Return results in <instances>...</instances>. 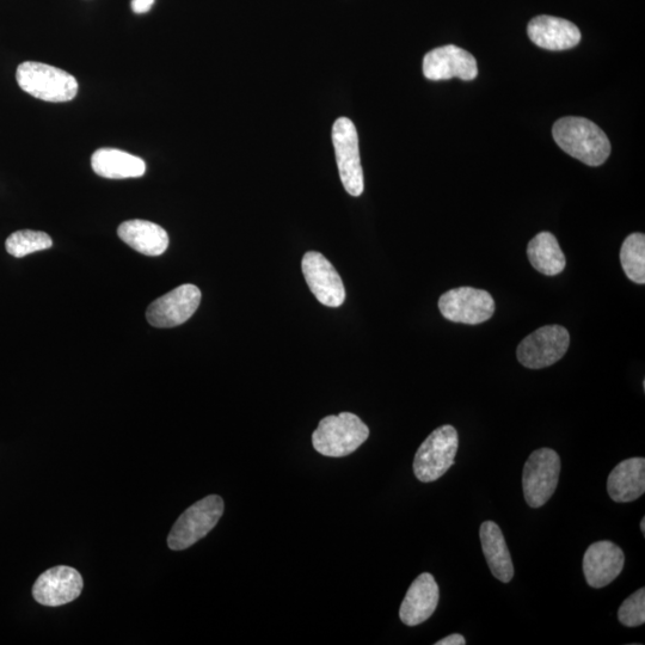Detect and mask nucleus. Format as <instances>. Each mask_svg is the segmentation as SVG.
Here are the masks:
<instances>
[{
	"label": "nucleus",
	"instance_id": "9",
	"mask_svg": "<svg viewBox=\"0 0 645 645\" xmlns=\"http://www.w3.org/2000/svg\"><path fill=\"white\" fill-rule=\"evenodd\" d=\"M439 310L442 316L453 323L477 325L494 316L495 300L490 293L478 288H453L442 294Z\"/></svg>",
	"mask_w": 645,
	"mask_h": 645
},
{
	"label": "nucleus",
	"instance_id": "26",
	"mask_svg": "<svg viewBox=\"0 0 645 645\" xmlns=\"http://www.w3.org/2000/svg\"><path fill=\"white\" fill-rule=\"evenodd\" d=\"M466 640L464 636L459 634H453L446 638H442L439 642H436L435 645H465Z\"/></svg>",
	"mask_w": 645,
	"mask_h": 645
},
{
	"label": "nucleus",
	"instance_id": "12",
	"mask_svg": "<svg viewBox=\"0 0 645 645\" xmlns=\"http://www.w3.org/2000/svg\"><path fill=\"white\" fill-rule=\"evenodd\" d=\"M83 587L78 570L59 565L40 575L34 583L33 597L43 606L58 607L78 599Z\"/></svg>",
	"mask_w": 645,
	"mask_h": 645
},
{
	"label": "nucleus",
	"instance_id": "23",
	"mask_svg": "<svg viewBox=\"0 0 645 645\" xmlns=\"http://www.w3.org/2000/svg\"><path fill=\"white\" fill-rule=\"evenodd\" d=\"M52 245V238L47 233L32 230L14 232L5 243L6 251L17 258L51 249Z\"/></svg>",
	"mask_w": 645,
	"mask_h": 645
},
{
	"label": "nucleus",
	"instance_id": "11",
	"mask_svg": "<svg viewBox=\"0 0 645 645\" xmlns=\"http://www.w3.org/2000/svg\"><path fill=\"white\" fill-rule=\"evenodd\" d=\"M301 269L319 303L329 307H340L344 303L346 290L341 276L327 257L317 251H309L303 257Z\"/></svg>",
	"mask_w": 645,
	"mask_h": 645
},
{
	"label": "nucleus",
	"instance_id": "1",
	"mask_svg": "<svg viewBox=\"0 0 645 645\" xmlns=\"http://www.w3.org/2000/svg\"><path fill=\"white\" fill-rule=\"evenodd\" d=\"M559 147L589 167H599L610 157L611 143L602 129L585 118L559 119L552 129Z\"/></svg>",
	"mask_w": 645,
	"mask_h": 645
},
{
	"label": "nucleus",
	"instance_id": "20",
	"mask_svg": "<svg viewBox=\"0 0 645 645\" xmlns=\"http://www.w3.org/2000/svg\"><path fill=\"white\" fill-rule=\"evenodd\" d=\"M91 167L98 176L110 180L137 178L146 172L143 159L115 149L97 150L91 157Z\"/></svg>",
	"mask_w": 645,
	"mask_h": 645
},
{
	"label": "nucleus",
	"instance_id": "10",
	"mask_svg": "<svg viewBox=\"0 0 645 645\" xmlns=\"http://www.w3.org/2000/svg\"><path fill=\"white\" fill-rule=\"evenodd\" d=\"M201 291L195 285H182L153 301L146 311L147 321L155 328H175L186 323L199 309Z\"/></svg>",
	"mask_w": 645,
	"mask_h": 645
},
{
	"label": "nucleus",
	"instance_id": "15",
	"mask_svg": "<svg viewBox=\"0 0 645 645\" xmlns=\"http://www.w3.org/2000/svg\"><path fill=\"white\" fill-rule=\"evenodd\" d=\"M440 592L432 574L423 573L411 583L399 610V618L408 626L425 623L438 607Z\"/></svg>",
	"mask_w": 645,
	"mask_h": 645
},
{
	"label": "nucleus",
	"instance_id": "4",
	"mask_svg": "<svg viewBox=\"0 0 645 645\" xmlns=\"http://www.w3.org/2000/svg\"><path fill=\"white\" fill-rule=\"evenodd\" d=\"M224 513V501L210 495L194 503L175 522L168 537L171 550L182 551L205 538L217 526Z\"/></svg>",
	"mask_w": 645,
	"mask_h": 645
},
{
	"label": "nucleus",
	"instance_id": "25",
	"mask_svg": "<svg viewBox=\"0 0 645 645\" xmlns=\"http://www.w3.org/2000/svg\"><path fill=\"white\" fill-rule=\"evenodd\" d=\"M155 4V0H132V10L135 14H145L149 12Z\"/></svg>",
	"mask_w": 645,
	"mask_h": 645
},
{
	"label": "nucleus",
	"instance_id": "18",
	"mask_svg": "<svg viewBox=\"0 0 645 645\" xmlns=\"http://www.w3.org/2000/svg\"><path fill=\"white\" fill-rule=\"evenodd\" d=\"M122 242L146 256H161L169 247L168 232L151 221L128 220L118 229Z\"/></svg>",
	"mask_w": 645,
	"mask_h": 645
},
{
	"label": "nucleus",
	"instance_id": "19",
	"mask_svg": "<svg viewBox=\"0 0 645 645\" xmlns=\"http://www.w3.org/2000/svg\"><path fill=\"white\" fill-rule=\"evenodd\" d=\"M479 536H481L483 554L491 573L503 583L511 582L514 576V565L500 526L494 521H485Z\"/></svg>",
	"mask_w": 645,
	"mask_h": 645
},
{
	"label": "nucleus",
	"instance_id": "8",
	"mask_svg": "<svg viewBox=\"0 0 645 645\" xmlns=\"http://www.w3.org/2000/svg\"><path fill=\"white\" fill-rule=\"evenodd\" d=\"M333 143L343 187L349 195L358 198L364 193L365 182L361 167L359 135L352 120H336L333 127Z\"/></svg>",
	"mask_w": 645,
	"mask_h": 645
},
{
	"label": "nucleus",
	"instance_id": "5",
	"mask_svg": "<svg viewBox=\"0 0 645 645\" xmlns=\"http://www.w3.org/2000/svg\"><path fill=\"white\" fill-rule=\"evenodd\" d=\"M459 447L457 429L446 425L435 429L416 452L414 472L419 481H438L454 464Z\"/></svg>",
	"mask_w": 645,
	"mask_h": 645
},
{
	"label": "nucleus",
	"instance_id": "14",
	"mask_svg": "<svg viewBox=\"0 0 645 645\" xmlns=\"http://www.w3.org/2000/svg\"><path fill=\"white\" fill-rule=\"evenodd\" d=\"M625 557L616 544L602 540L589 546L583 557V574L592 588H604L622 574Z\"/></svg>",
	"mask_w": 645,
	"mask_h": 645
},
{
	"label": "nucleus",
	"instance_id": "3",
	"mask_svg": "<svg viewBox=\"0 0 645 645\" xmlns=\"http://www.w3.org/2000/svg\"><path fill=\"white\" fill-rule=\"evenodd\" d=\"M16 78L24 92L42 101L69 102L77 96V79L58 67L26 61L18 66Z\"/></svg>",
	"mask_w": 645,
	"mask_h": 645
},
{
	"label": "nucleus",
	"instance_id": "24",
	"mask_svg": "<svg viewBox=\"0 0 645 645\" xmlns=\"http://www.w3.org/2000/svg\"><path fill=\"white\" fill-rule=\"evenodd\" d=\"M619 622L628 628L645 623V589L641 588L623 602L618 612Z\"/></svg>",
	"mask_w": 645,
	"mask_h": 645
},
{
	"label": "nucleus",
	"instance_id": "6",
	"mask_svg": "<svg viewBox=\"0 0 645 645\" xmlns=\"http://www.w3.org/2000/svg\"><path fill=\"white\" fill-rule=\"evenodd\" d=\"M561 473V458L551 448L534 451L522 473V488L527 505L540 508L555 494Z\"/></svg>",
	"mask_w": 645,
	"mask_h": 645
},
{
	"label": "nucleus",
	"instance_id": "17",
	"mask_svg": "<svg viewBox=\"0 0 645 645\" xmlns=\"http://www.w3.org/2000/svg\"><path fill=\"white\" fill-rule=\"evenodd\" d=\"M607 491L618 503L640 499L645 493V459L630 458L618 464L608 476Z\"/></svg>",
	"mask_w": 645,
	"mask_h": 645
},
{
	"label": "nucleus",
	"instance_id": "22",
	"mask_svg": "<svg viewBox=\"0 0 645 645\" xmlns=\"http://www.w3.org/2000/svg\"><path fill=\"white\" fill-rule=\"evenodd\" d=\"M620 263L624 273L635 284H645V236L632 233L626 237L620 249Z\"/></svg>",
	"mask_w": 645,
	"mask_h": 645
},
{
	"label": "nucleus",
	"instance_id": "13",
	"mask_svg": "<svg viewBox=\"0 0 645 645\" xmlns=\"http://www.w3.org/2000/svg\"><path fill=\"white\" fill-rule=\"evenodd\" d=\"M423 75L429 81L452 78L472 81L478 75L477 61L471 53L457 46L435 48L423 59Z\"/></svg>",
	"mask_w": 645,
	"mask_h": 645
},
{
	"label": "nucleus",
	"instance_id": "21",
	"mask_svg": "<svg viewBox=\"0 0 645 645\" xmlns=\"http://www.w3.org/2000/svg\"><path fill=\"white\" fill-rule=\"evenodd\" d=\"M527 255L532 267L546 276L561 274L567 266L557 238L550 232H540L534 237L528 244Z\"/></svg>",
	"mask_w": 645,
	"mask_h": 645
},
{
	"label": "nucleus",
	"instance_id": "2",
	"mask_svg": "<svg viewBox=\"0 0 645 645\" xmlns=\"http://www.w3.org/2000/svg\"><path fill=\"white\" fill-rule=\"evenodd\" d=\"M370 436L359 416L341 413L324 417L312 434V445L325 457L342 458L354 453Z\"/></svg>",
	"mask_w": 645,
	"mask_h": 645
},
{
	"label": "nucleus",
	"instance_id": "7",
	"mask_svg": "<svg viewBox=\"0 0 645 645\" xmlns=\"http://www.w3.org/2000/svg\"><path fill=\"white\" fill-rule=\"evenodd\" d=\"M570 335L562 325H545L519 344L516 355L522 366L542 370L561 360L568 352Z\"/></svg>",
	"mask_w": 645,
	"mask_h": 645
},
{
	"label": "nucleus",
	"instance_id": "16",
	"mask_svg": "<svg viewBox=\"0 0 645 645\" xmlns=\"http://www.w3.org/2000/svg\"><path fill=\"white\" fill-rule=\"evenodd\" d=\"M527 33L534 45L548 51H567L581 41L580 29L574 23L548 15L533 18Z\"/></svg>",
	"mask_w": 645,
	"mask_h": 645
},
{
	"label": "nucleus",
	"instance_id": "27",
	"mask_svg": "<svg viewBox=\"0 0 645 645\" xmlns=\"http://www.w3.org/2000/svg\"><path fill=\"white\" fill-rule=\"evenodd\" d=\"M641 530H642V533L644 534L645 533V518H643L642 521H641Z\"/></svg>",
	"mask_w": 645,
	"mask_h": 645
}]
</instances>
